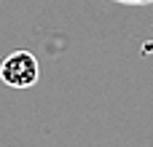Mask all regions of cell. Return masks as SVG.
<instances>
[{"instance_id":"6da1fadb","label":"cell","mask_w":153,"mask_h":147,"mask_svg":"<svg viewBox=\"0 0 153 147\" xmlns=\"http://www.w3.org/2000/svg\"><path fill=\"white\" fill-rule=\"evenodd\" d=\"M40 78V64L32 51H11L0 62V80L8 88H32Z\"/></svg>"},{"instance_id":"7a4b0ae2","label":"cell","mask_w":153,"mask_h":147,"mask_svg":"<svg viewBox=\"0 0 153 147\" xmlns=\"http://www.w3.org/2000/svg\"><path fill=\"white\" fill-rule=\"evenodd\" d=\"M113 3H124V5H151L153 0H113Z\"/></svg>"}]
</instances>
